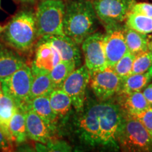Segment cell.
<instances>
[{
	"instance_id": "ba28073f",
	"label": "cell",
	"mask_w": 152,
	"mask_h": 152,
	"mask_svg": "<svg viewBox=\"0 0 152 152\" xmlns=\"http://www.w3.org/2000/svg\"><path fill=\"white\" fill-rule=\"evenodd\" d=\"M99 20L104 28L122 24L136 0H92Z\"/></svg>"
},
{
	"instance_id": "cb8c5ba5",
	"label": "cell",
	"mask_w": 152,
	"mask_h": 152,
	"mask_svg": "<svg viewBox=\"0 0 152 152\" xmlns=\"http://www.w3.org/2000/svg\"><path fill=\"white\" fill-rule=\"evenodd\" d=\"M152 77L147 72L141 74H131L123 82L118 94H129L143 90L151 80Z\"/></svg>"
},
{
	"instance_id": "6da1fadb",
	"label": "cell",
	"mask_w": 152,
	"mask_h": 152,
	"mask_svg": "<svg viewBox=\"0 0 152 152\" xmlns=\"http://www.w3.org/2000/svg\"><path fill=\"white\" fill-rule=\"evenodd\" d=\"M98 20L92 0H71L66 4L64 34L79 45L96 33Z\"/></svg>"
},
{
	"instance_id": "e575fe53",
	"label": "cell",
	"mask_w": 152,
	"mask_h": 152,
	"mask_svg": "<svg viewBox=\"0 0 152 152\" xmlns=\"http://www.w3.org/2000/svg\"><path fill=\"white\" fill-rule=\"evenodd\" d=\"M14 1H17V2L23 4L33 5L36 3L37 0H14Z\"/></svg>"
},
{
	"instance_id": "4fadbf2b",
	"label": "cell",
	"mask_w": 152,
	"mask_h": 152,
	"mask_svg": "<svg viewBox=\"0 0 152 152\" xmlns=\"http://www.w3.org/2000/svg\"><path fill=\"white\" fill-rule=\"evenodd\" d=\"M61 61L60 54L50 43L38 39L35 45V54L31 68L33 75L49 73Z\"/></svg>"
},
{
	"instance_id": "52a82bcc",
	"label": "cell",
	"mask_w": 152,
	"mask_h": 152,
	"mask_svg": "<svg viewBox=\"0 0 152 152\" xmlns=\"http://www.w3.org/2000/svg\"><path fill=\"white\" fill-rule=\"evenodd\" d=\"M33 80L31 68L24 64L1 82L3 94L12 99L18 107L23 106L28 101Z\"/></svg>"
},
{
	"instance_id": "1f68e13d",
	"label": "cell",
	"mask_w": 152,
	"mask_h": 152,
	"mask_svg": "<svg viewBox=\"0 0 152 152\" xmlns=\"http://www.w3.org/2000/svg\"><path fill=\"white\" fill-rule=\"evenodd\" d=\"M14 144L7 137L5 133L0 128V150L3 151H12Z\"/></svg>"
},
{
	"instance_id": "4dcf8cb0",
	"label": "cell",
	"mask_w": 152,
	"mask_h": 152,
	"mask_svg": "<svg viewBox=\"0 0 152 152\" xmlns=\"http://www.w3.org/2000/svg\"><path fill=\"white\" fill-rule=\"evenodd\" d=\"M131 11L152 18V4L147 2L135 3Z\"/></svg>"
},
{
	"instance_id": "f35d334b",
	"label": "cell",
	"mask_w": 152,
	"mask_h": 152,
	"mask_svg": "<svg viewBox=\"0 0 152 152\" xmlns=\"http://www.w3.org/2000/svg\"><path fill=\"white\" fill-rule=\"evenodd\" d=\"M149 48L152 49V43H150L149 44Z\"/></svg>"
},
{
	"instance_id": "8fae6325",
	"label": "cell",
	"mask_w": 152,
	"mask_h": 152,
	"mask_svg": "<svg viewBox=\"0 0 152 152\" xmlns=\"http://www.w3.org/2000/svg\"><path fill=\"white\" fill-rule=\"evenodd\" d=\"M122 83L121 78L110 66L96 72L91 76L90 80L93 93L101 102L111 99L115 94H118Z\"/></svg>"
},
{
	"instance_id": "d6a6232c",
	"label": "cell",
	"mask_w": 152,
	"mask_h": 152,
	"mask_svg": "<svg viewBox=\"0 0 152 152\" xmlns=\"http://www.w3.org/2000/svg\"><path fill=\"white\" fill-rule=\"evenodd\" d=\"M142 93H143L144 96H145L146 99L149 102V105L152 106V83L149 85H147Z\"/></svg>"
},
{
	"instance_id": "4316f807",
	"label": "cell",
	"mask_w": 152,
	"mask_h": 152,
	"mask_svg": "<svg viewBox=\"0 0 152 152\" xmlns=\"http://www.w3.org/2000/svg\"><path fill=\"white\" fill-rule=\"evenodd\" d=\"M135 55L128 52L113 66V69L122 82L132 73L133 61Z\"/></svg>"
},
{
	"instance_id": "603a6c76",
	"label": "cell",
	"mask_w": 152,
	"mask_h": 152,
	"mask_svg": "<svg viewBox=\"0 0 152 152\" xmlns=\"http://www.w3.org/2000/svg\"><path fill=\"white\" fill-rule=\"evenodd\" d=\"M54 90V87L49 73L38 74L33 75V80L32 82L28 101L39 96H45V95L49 96L51 92Z\"/></svg>"
},
{
	"instance_id": "44dd1931",
	"label": "cell",
	"mask_w": 152,
	"mask_h": 152,
	"mask_svg": "<svg viewBox=\"0 0 152 152\" xmlns=\"http://www.w3.org/2000/svg\"><path fill=\"white\" fill-rule=\"evenodd\" d=\"M124 36L129 52L137 55L149 49V39L147 34L131 29L124 25Z\"/></svg>"
},
{
	"instance_id": "60d3db41",
	"label": "cell",
	"mask_w": 152,
	"mask_h": 152,
	"mask_svg": "<svg viewBox=\"0 0 152 152\" xmlns=\"http://www.w3.org/2000/svg\"><path fill=\"white\" fill-rule=\"evenodd\" d=\"M39 1H45V0H39Z\"/></svg>"
},
{
	"instance_id": "2e32d148",
	"label": "cell",
	"mask_w": 152,
	"mask_h": 152,
	"mask_svg": "<svg viewBox=\"0 0 152 152\" xmlns=\"http://www.w3.org/2000/svg\"><path fill=\"white\" fill-rule=\"evenodd\" d=\"M26 60L20 54L0 40V82L12 75L26 64Z\"/></svg>"
},
{
	"instance_id": "d590c367",
	"label": "cell",
	"mask_w": 152,
	"mask_h": 152,
	"mask_svg": "<svg viewBox=\"0 0 152 152\" xmlns=\"http://www.w3.org/2000/svg\"><path fill=\"white\" fill-rule=\"evenodd\" d=\"M147 73L149 74V75L150 76H151V77H152V66H151V68H149V70H148V71H147Z\"/></svg>"
},
{
	"instance_id": "74e56055",
	"label": "cell",
	"mask_w": 152,
	"mask_h": 152,
	"mask_svg": "<svg viewBox=\"0 0 152 152\" xmlns=\"http://www.w3.org/2000/svg\"><path fill=\"white\" fill-rule=\"evenodd\" d=\"M2 90H1V82H0V94H2Z\"/></svg>"
},
{
	"instance_id": "30bf717a",
	"label": "cell",
	"mask_w": 152,
	"mask_h": 152,
	"mask_svg": "<svg viewBox=\"0 0 152 152\" xmlns=\"http://www.w3.org/2000/svg\"><path fill=\"white\" fill-rule=\"evenodd\" d=\"M104 34L96 32L87 37L81 44L85 66L88 70L90 77L108 66L104 52Z\"/></svg>"
},
{
	"instance_id": "5b68a950",
	"label": "cell",
	"mask_w": 152,
	"mask_h": 152,
	"mask_svg": "<svg viewBox=\"0 0 152 152\" xmlns=\"http://www.w3.org/2000/svg\"><path fill=\"white\" fill-rule=\"evenodd\" d=\"M98 112L100 123L101 147L119 149L117 135L123 112L119 104L111 100H98Z\"/></svg>"
},
{
	"instance_id": "9c48e42d",
	"label": "cell",
	"mask_w": 152,
	"mask_h": 152,
	"mask_svg": "<svg viewBox=\"0 0 152 152\" xmlns=\"http://www.w3.org/2000/svg\"><path fill=\"white\" fill-rule=\"evenodd\" d=\"M90 74L86 66L75 68L64 81L61 88L71 98L72 105L76 113L83 110L86 99V90L90 84Z\"/></svg>"
},
{
	"instance_id": "83f0119b",
	"label": "cell",
	"mask_w": 152,
	"mask_h": 152,
	"mask_svg": "<svg viewBox=\"0 0 152 152\" xmlns=\"http://www.w3.org/2000/svg\"><path fill=\"white\" fill-rule=\"evenodd\" d=\"M151 66L152 49L149 48L145 52L135 55L131 74L144 73L147 72Z\"/></svg>"
},
{
	"instance_id": "7a4b0ae2",
	"label": "cell",
	"mask_w": 152,
	"mask_h": 152,
	"mask_svg": "<svg viewBox=\"0 0 152 152\" xmlns=\"http://www.w3.org/2000/svg\"><path fill=\"white\" fill-rule=\"evenodd\" d=\"M1 39L19 54H29L38 40L35 13L30 9L18 11L4 27Z\"/></svg>"
},
{
	"instance_id": "ac0fdd59",
	"label": "cell",
	"mask_w": 152,
	"mask_h": 152,
	"mask_svg": "<svg viewBox=\"0 0 152 152\" xmlns=\"http://www.w3.org/2000/svg\"><path fill=\"white\" fill-rule=\"evenodd\" d=\"M121 101L120 106L123 113L130 115H135L144 111L150 105L141 91L134 92L129 94H120Z\"/></svg>"
},
{
	"instance_id": "9a60e30c",
	"label": "cell",
	"mask_w": 152,
	"mask_h": 152,
	"mask_svg": "<svg viewBox=\"0 0 152 152\" xmlns=\"http://www.w3.org/2000/svg\"><path fill=\"white\" fill-rule=\"evenodd\" d=\"M26 126L28 138L45 144L52 140L55 130V128L49 125L31 109L26 110Z\"/></svg>"
},
{
	"instance_id": "ffe728a7",
	"label": "cell",
	"mask_w": 152,
	"mask_h": 152,
	"mask_svg": "<svg viewBox=\"0 0 152 152\" xmlns=\"http://www.w3.org/2000/svg\"><path fill=\"white\" fill-rule=\"evenodd\" d=\"M52 109L58 118H66L72 110V102L62 88L54 89L49 95Z\"/></svg>"
},
{
	"instance_id": "8d00e7d4",
	"label": "cell",
	"mask_w": 152,
	"mask_h": 152,
	"mask_svg": "<svg viewBox=\"0 0 152 152\" xmlns=\"http://www.w3.org/2000/svg\"><path fill=\"white\" fill-rule=\"evenodd\" d=\"M4 29V27H2V26H1V25H0V34L2 33Z\"/></svg>"
},
{
	"instance_id": "8992f818",
	"label": "cell",
	"mask_w": 152,
	"mask_h": 152,
	"mask_svg": "<svg viewBox=\"0 0 152 152\" xmlns=\"http://www.w3.org/2000/svg\"><path fill=\"white\" fill-rule=\"evenodd\" d=\"M98 101H85L83 110L75 120V132L82 143L90 147H101Z\"/></svg>"
},
{
	"instance_id": "836d02e7",
	"label": "cell",
	"mask_w": 152,
	"mask_h": 152,
	"mask_svg": "<svg viewBox=\"0 0 152 152\" xmlns=\"http://www.w3.org/2000/svg\"><path fill=\"white\" fill-rule=\"evenodd\" d=\"M34 146H35V151H49V149L46 144L42 143V142H35Z\"/></svg>"
},
{
	"instance_id": "277c9868",
	"label": "cell",
	"mask_w": 152,
	"mask_h": 152,
	"mask_svg": "<svg viewBox=\"0 0 152 152\" xmlns=\"http://www.w3.org/2000/svg\"><path fill=\"white\" fill-rule=\"evenodd\" d=\"M65 9L66 4L63 0H45L38 4L35 12L38 39L48 35H65Z\"/></svg>"
},
{
	"instance_id": "7402d4cb",
	"label": "cell",
	"mask_w": 152,
	"mask_h": 152,
	"mask_svg": "<svg viewBox=\"0 0 152 152\" xmlns=\"http://www.w3.org/2000/svg\"><path fill=\"white\" fill-rule=\"evenodd\" d=\"M16 108L17 105L12 99L3 93L0 94V128L13 144L9 124Z\"/></svg>"
},
{
	"instance_id": "484cf974",
	"label": "cell",
	"mask_w": 152,
	"mask_h": 152,
	"mask_svg": "<svg viewBox=\"0 0 152 152\" xmlns=\"http://www.w3.org/2000/svg\"><path fill=\"white\" fill-rule=\"evenodd\" d=\"M125 26L147 35L152 33V18L130 11L125 19Z\"/></svg>"
},
{
	"instance_id": "f1b7e54d",
	"label": "cell",
	"mask_w": 152,
	"mask_h": 152,
	"mask_svg": "<svg viewBox=\"0 0 152 152\" xmlns=\"http://www.w3.org/2000/svg\"><path fill=\"white\" fill-rule=\"evenodd\" d=\"M132 116L135 117L143 125L152 137V106H150L148 109Z\"/></svg>"
},
{
	"instance_id": "ab89813d",
	"label": "cell",
	"mask_w": 152,
	"mask_h": 152,
	"mask_svg": "<svg viewBox=\"0 0 152 152\" xmlns=\"http://www.w3.org/2000/svg\"><path fill=\"white\" fill-rule=\"evenodd\" d=\"M0 9H1V0H0Z\"/></svg>"
},
{
	"instance_id": "e0dca14e",
	"label": "cell",
	"mask_w": 152,
	"mask_h": 152,
	"mask_svg": "<svg viewBox=\"0 0 152 152\" xmlns=\"http://www.w3.org/2000/svg\"><path fill=\"white\" fill-rule=\"evenodd\" d=\"M25 111L31 109L45 121L49 125L56 128V124L58 118L52 109L49 101V96H39L28 101L23 106H20Z\"/></svg>"
},
{
	"instance_id": "d4e9b609",
	"label": "cell",
	"mask_w": 152,
	"mask_h": 152,
	"mask_svg": "<svg viewBox=\"0 0 152 152\" xmlns=\"http://www.w3.org/2000/svg\"><path fill=\"white\" fill-rule=\"evenodd\" d=\"M77 68L75 64L72 61H61L49 73L54 89L61 88L64 81Z\"/></svg>"
},
{
	"instance_id": "d6986e66",
	"label": "cell",
	"mask_w": 152,
	"mask_h": 152,
	"mask_svg": "<svg viewBox=\"0 0 152 152\" xmlns=\"http://www.w3.org/2000/svg\"><path fill=\"white\" fill-rule=\"evenodd\" d=\"M9 129L14 144L20 145L27 141L26 126V111L17 106L14 115L9 121Z\"/></svg>"
},
{
	"instance_id": "5bb4252c",
	"label": "cell",
	"mask_w": 152,
	"mask_h": 152,
	"mask_svg": "<svg viewBox=\"0 0 152 152\" xmlns=\"http://www.w3.org/2000/svg\"><path fill=\"white\" fill-rule=\"evenodd\" d=\"M39 39L50 43L59 53L61 61H72L75 64L77 68L82 64V55L80 45L73 39L66 35H48Z\"/></svg>"
},
{
	"instance_id": "7c38bea8",
	"label": "cell",
	"mask_w": 152,
	"mask_h": 152,
	"mask_svg": "<svg viewBox=\"0 0 152 152\" xmlns=\"http://www.w3.org/2000/svg\"><path fill=\"white\" fill-rule=\"evenodd\" d=\"M104 47L108 66L113 67L118 61L128 52L124 36V26L114 25L105 28Z\"/></svg>"
},
{
	"instance_id": "f546056e",
	"label": "cell",
	"mask_w": 152,
	"mask_h": 152,
	"mask_svg": "<svg viewBox=\"0 0 152 152\" xmlns=\"http://www.w3.org/2000/svg\"><path fill=\"white\" fill-rule=\"evenodd\" d=\"M49 151H71L72 148L69 144L66 142L61 140H52L46 144Z\"/></svg>"
},
{
	"instance_id": "3957f363",
	"label": "cell",
	"mask_w": 152,
	"mask_h": 152,
	"mask_svg": "<svg viewBox=\"0 0 152 152\" xmlns=\"http://www.w3.org/2000/svg\"><path fill=\"white\" fill-rule=\"evenodd\" d=\"M119 149L124 151H152V137L135 117L123 113L117 135Z\"/></svg>"
}]
</instances>
